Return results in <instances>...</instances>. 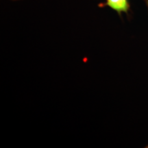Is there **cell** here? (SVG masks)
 <instances>
[{
    "instance_id": "6da1fadb",
    "label": "cell",
    "mask_w": 148,
    "mask_h": 148,
    "mask_svg": "<svg viewBox=\"0 0 148 148\" xmlns=\"http://www.w3.org/2000/svg\"><path fill=\"white\" fill-rule=\"evenodd\" d=\"M105 5L116 11L119 14L121 13H128L130 8L128 0H106Z\"/></svg>"
},
{
    "instance_id": "7a4b0ae2",
    "label": "cell",
    "mask_w": 148,
    "mask_h": 148,
    "mask_svg": "<svg viewBox=\"0 0 148 148\" xmlns=\"http://www.w3.org/2000/svg\"><path fill=\"white\" fill-rule=\"evenodd\" d=\"M146 3H147V8H148V0H147V1H146Z\"/></svg>"
},
{
    "instance_id": "3957f363",
    "label": "cell",
    "mask_w": 148,
    "mask_h": 148,
    "mask_svg": "<svg viewBox=\"0 0 148 148\" xmlns=\"http://www.w3.org/2000/svg\"><path fill=\"white\" fill-rule=\"evenodd\" d=\"M145 147H147V148H148V145H147V146H145Z\"/></svg>"
},
{
    "instance_id": "277c9868",
    "label": "cell",
    "mask_w": 148,
    "mask_h": 148,
    "mask_svg": "<svg viewBox=\"0 0 148 148\" xmlns=\"http://www.w3.org/2000/svg\"><path fill=\"white\" fill-rule=\"evenodd\" d=\"M14 1H16V0H14Z\"/></svg>"
}]
</instances>
